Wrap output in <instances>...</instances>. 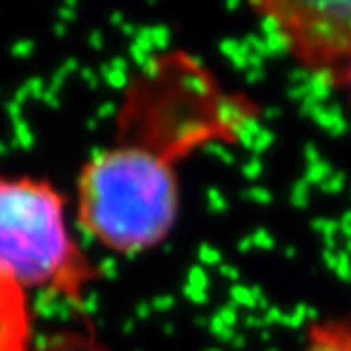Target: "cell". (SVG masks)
I'll return each instance as SVG.
<instances>
[{"instance_id":"obj_7","label":"cell","mask_w":351,"mask_h":351,"mask_svg":"<svg viewBox=\"0 0 351 351\" xmlns=\"http://www.w3.org/2000/svg\"><path fill=\"white\" fill-rule=\"evenodd\" d=\"M341 89L347 93L349 106H351V68H349V70H347V74H345V79H343V83H341Z\"/></svg>"},{"instance_id":"obj_3","label":"cell","mask_w":351,"mask_h":351,"mask_svg":"<svg viewBox=\"0 0 351 351\" xmlns=\"http://www.w3.org/2000/svg\"><path fill=\"white\" fill-rule=\"evenodd\" d=\"M252 9L296 66L341 87L351 68V3L269 0Z\"/></svg>"},{"instance_id":"obj_1","label":"cell","mask_w":351,"mask_h":351,"mask_svg":"<svg viewBox=\"0 0 351 351\" xmlns=\"http://www.w3.org/2000/svg\"><path fill=\"white\" fill-rule=\"evenodd\" d=\"M173 155L132 140L93 155L79 176L81 227L117 254H138L161 243L178 216Z\"/></svg>"},{"instance_id":"obj_2","label":"cell","mask_w":351,"mask_h":351,"mask_svg":"<svg viewBox=\"0 0 351 351\" xmlns=\"http://www.w3.org/2000/svg\"><path fill=\"white\" fill-rule=\"evenodd\" d=\"M95 278L68 231L62 195L45 180L0 178V280L81 300Z\"/></svg>"},{"instance_id":"obj_4","label":"cell","mask_w":351,"mask_h":351,"mask_svg":"<svg viewBox=\"0 0 351 351\" xmlns=\"http://www.w3.org/2000/svg\"><path fill=\"white\" fill-rule=\"evenodd\" d=\"M30 335L26 292L0 280V351H30Z\"/></svg>"},{"instance_id":"obj_6","label":"cell","mask_w":351,"mask_h":351,"mask_svg":"<svg viewBox=\"0 0 351 351\" xmlns=\"http://www.w3.org/2000/svg\"><path fill=\"white\" fill-rule=\"evenodd\" d=\"M47 351H102L93 341L83 337H66L58 343H51Z\"/></svg>"},{"instance_id":"obj_5","label":"cell","mask_w":351,"mask_h":351,"mask_svg":"<svg viewBox=\"0 0 351 351\" xmlns=\"http://www.w3.org/2000/svg\"><path fill=\"white\" fill-rule=\"evenodd\" d=\"M303 351H351V322H319L309 330Z\"/></svg>"}]
</instances>
